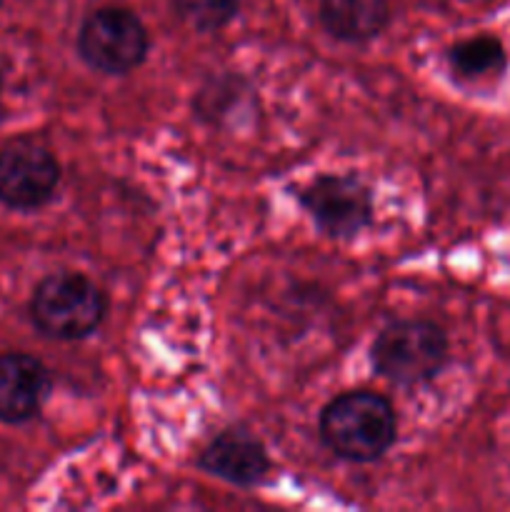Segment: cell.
<instances>
[{"label": "cell", "instance_id": "obj_1", "mask_svg": "<svg viewBox=\"0 0 510 512\" xmlns=\"http://www.w3.org/2000/svg\"><path fill=\"white\" fill-rule=\"evenodd\" d=\"M320 433L335 455L370 463L395 443V410L368 390L345 393L323 410Z\"/></svg>", "mask_w": 510, "mask_h": 512}, {"label": "cell", "instance_id": "obj_2", "mask_svg": "<svg viewBox=\"0 0 510 512\" xmlns=\"http://www.w3.org/2000/svg\"><path fill=\"white\" fill-rule=\"evenodd\" d=\"M30 315L40 333L58 340H80L103 323L105 298L85 275L55 273L35 288Z\"/></svg>", "mask_w": 510, "mask_h": 512}, {"label": "cell", "instance_id": "obj_3", "mask_svg": "<svg viewBox=\"0 0 510 512\" xmlns=\"http://www.w3.org/2000/svg\"><path fill=\"white\" fill-rule=\"evenodd\" d=\"M448 360V338L443 328L428 320L393 323L373 345V365L383 378L400 385L430 380Z\"/></svg>", "mask_w": 510, "mask_h": 512}, {"label": "cell", "instance_id": "obj_4", "mask_svg": "<svg viewBox=\"0 0 510 512\" xmlns=\"http://www.w3.org/2000/svg\"><path fill=\"white\" fill-rule=\"evenodd\" d=\"M85 63L110 75L138 68L148 53V33L138 15L123 8H103L90 15L78 35Z\"/></svg>", "mask_w": 510, "mask_h": 512}, {"label": "cell", "instance_id": "obj_5", "mask_svg": "<svg viewBox=\"0 0 510 512\" xmlns=\"http://www.w3.org/2000/svg\"><path fill=\"white\" fill-rule=\"evenodd\" d=\"M60 183V165L38 143H13L0 150V203L15 210L43 208Z\"/></svg>", "mask_w": 510, "mask_h": 512}, {"label": "cell", "instance_id": "obj_6", "mask_svg": "<svg viewBox=\"0 0 510 512\" xmlns=\"http://www.w3.org/2000/svg\"><path fill=\"white\" fill-rule=\"evenodd\" d=\"M300 203L313 215L320 230L333 238L358 235L373 220L370 190L355 178L325 175L300 193Z\"/></svg>", "mask_w": 510, "mask_h": 512}, {"label": "cell", "instance_id": "obj_7", "mask_svg": "<svg viewBox=\"0 0 510 512\" xmlns=\"http://www.w3.org/2000/svg\"><path fill=\"white\" fill-rule=\"evenodd\" d=\"M50 393V375L40 360L25 353L0 355V420L25 423L35 418Z\"/></svg>", "mask_w": 510, "mask_h": 512}, {"label": "cell", "instance_id": "obj_8", "mask_svg": "<svg viewBox=\"0 0 510 512\" xmlns=\"http://www.w3.org/2000/svg\"><path fill=\"white\" fill-rule=\"evenodd\" d=\"M200 465L208 473L235 485H255L265 478L270 463L265 448L240 430L218 435L200 455Z\"/></svg>", "mask_w": 510, "mask_h": 512}, {"label": "cell", "instance_id": "obj_9", "mask_svg": "<svg viewBox=\"0 0 510 512\" xmlns=\"http://www.w3.org/2000/svg\"><path fill=\"white\" fill-rule=\"evenodd\" d=\"M320 20L338 40L363 43L388 25L390 5L388 0H323Z\"/></svg>", "mask_w": 510, "mask_h": 512}, {"label": "cell", "instance_id": "obj_10", "mask_svg": "<svg viewBox=\"0 0 510 512\" xmlns=\"http://www.w3.org/2000/svg\"><path fill=\"white\" fill-rule=\"evenodd\" d=\"M505 48L493 35H475L460 40L450 48V65L465 80H480L488 75H498L505 68Z\"/></svg>", "mask_w": 510, "mask_h": 512}, {"label": "cell", "instance_id": "obj_11", "mask_svg": "<svg viewBox=\"0 0 510 512\" xmlns=\"http://www.w3.org/2000/svg\"><path fill=\"white\" fill-rule=\"evenodd\" d=\"M173 5L195 30H218L235 18L240 0H173Z\"/></svg>", "mask_w": 510, "mask_h": 512}]
</instances>
